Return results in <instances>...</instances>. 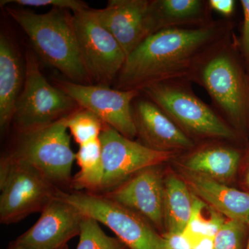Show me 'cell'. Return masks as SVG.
Listing matches in <instances>:
<instances>
[{
  "instance_id": "6da1fadb",
  "label": "cell",
  "mask_w": 249,
  "mask_h": 249,
  "mask_svg": "<svg viewBox=\"0 0 249 249\" xmlns=\"http://www.w3.org/2000/svg\"><path fill=\"white\" fill-rule=\"evenodd\" d=\"M230 24L157 31L127 55L116 78V89L141 91L147 85L191 80L211 53L230 41Z\"/></svg>"
},
{
  "instance_id": "7a4b0ae2",
  "label": "cell",
  "mask_w": 249,
  "mask_h": 249,
  "mask_svg": "<svg viewBox=\"0 0 249 249\" xmlns=\"http://www.w3.org/2000/svg\"><path fill=\"white\" fill-rule=\"evenodd\" d=\"M8 14L27 34L34 51L50 66L73 83L93 85L80 55L72 15L51 9L38 14L7 8Z\"/></svg>"
},
{
  "instance_id": "3957f363",
  "label": "cell",
  "mask_w": 249,
  "mask_h": 249,
  "mask_svg": "<svg viewBox=\"0 0 249 249\" xmlns=\"http://www.w3.org/2000/svg\"><path fill=\"white\" fill-rule=\"evenodd\" d=\"M229 42L202 62L192 80L204 87L232 124L242 127L249 122V75Z\"/></svg>"
},
{
  "instance_id": "277c9868",
  "label": "cell",
  "mask_w": 249,
  "mask_h": 249,
  "mask_svg": "<svg viewBox=\"0 0 249 249\" xmlns=\"http://www.w3.org/2000/svg\"><path fill=\"white\" fill-rule=\"evenodd\" d=\"M181 81L152 83L140 92L157 105L190 138L235 139V130Z\"/></svg>"
},
{
  "instance_id": "5b68a950",
  "label": "cell",
  "mask_w": 249,
  "mask_h": 249,
  "mask_svg": "<svg viewBox=\"0 0 249 249\" xmlns=\"http://www.w3.org/2000/svg\"><path fill=\"white\" fill-rule=\"evenodd\" d=\"M70 115L40 128L18 133L8 153L32 165L64 191L71 189L72 166L76 160L68 134Z\"/></svg>"
},
{
  "instance_id": "8992f818",
  "label": "cell",
  "mask_w": 249,
  "mask_h": 249,
  "mask_svg": "<svg viewBox=\"0 0 249 249\" xmlns=\"http://www.w3.org/2000/svg\"><path fill=\"white\" fill-rule=\"evenodd\" d=\"M58 190L32 165L5 154L0 160V222L10 225L42 213Z\"/></svg>"
},
{
  "instance_id": "52a82bcc",
  "label": "cell",
  "mask_w": 249,
  "mask_h": 249,
  "mask_svg": "<svg viewBox=\"0 0 249 249\" xmlns=\"http://www.w3.org/2000/svg\"><path fill=\"white\" fill-rule=\"evenodd\" d=\"M24 67V85L12 123L18 133L48 125L79 109L73 98L47 81L34 50L27 51Z\"/></svg>"
},
{
  "instance_id": "ba28073f",
  "label": "cell",
  "mask_w": 249,
  "mask_h": 249,
  "mask_svg": "<svg viewBox=\"0 0 249 249\" xmlns=\"http://www.w3.org/2000/svg\"><path fill=\"white\" fill-rule=\"evenodd\" d=\"M56 196L109 228L129 249L165 248L164 237L146 219L102 194L59 189Z\"/></svg>"
},
{
  "instance_id": "9c48e42d",
  "label": "cell",
  "mask_w": 249,
  "mask_h": 249,
  "mask_svg": "<svg viewBox=\"0 0 249 249\" xmlns=\"http://www.w3.org/2000/svg\"><path fill=\"white\" fill-rule=\"evenodd\" d=\"M72 19L80 55L91 83L108 86L117 78L127 55L92 9L73 13Z\"/></svg>"
},
{
  "instance_id": "30bf717a",
  "label": "cell",
  "mask_w": 249,
  "mask_h": 249,
  "mask_svg": "<svg viewBox=\"0 0 249 249\" xmlns=\"http://www.w3.org/2000/svg\"><path fill=\"white\" fill-rule=\"evenodd\" d=\"M103 178L99 194H106L125 182L141 170L162 165L175 153L156 151L134 142L104 124L100 135Z\"/></svg>"
},
{
  "instance_id": "8fae6325",
  "label": "cell",
  "mask_w": 249,
  "mask_h": 249,
  "mask_svg": "<svg viewBox=\"0 0 249 249\" xmlns=\"http://www.w3.org/2000/svg\"><path fill=\"white\" fill-rule=\"evenodd\" d=\"M55 85L83 109L98 116L119 133L130 139L137 137L132 103L138 90L111 89L103 85H83L70 80H57Z\"/></svg>"
},
{
  "instance_id": "7c38bea8",
  "label": "cell",
  "mask_w": 249,
  "mask_h": 249,
  "mask_svg": "<svg viewBox=\"0 0 249 249\" xmlns=\"http://www.w3.org/2000/svg\"><path fill=\"white\" fill-rule=\"evenodd\" d=\"M92 10L127 56L156 33L152 1L109 0L104 9Z\"/></svg>"
},
{
  "instance_id": "4fadbf2b",
  "label": "cell",
  "mask_w": 249,
  "mask_h": 249,
  "mask_svg": "<svg viewBox=\"0 0 249 249\" xmlns=\"http://www.w3.org/2000/svg\"><path fill=\"white\" fill-rule=\"evenodd\" d=\"M160 165L141 170L120 186L102 195L140 214L163 235L165 176Z\"/></svg>"
},
{
  "instance_id": "5bb4252c",
  "label": "cell",
  "mask_w": 249,
  "mask_h": 249,
  "mask_svg": "<svg viewBox=\"0 0 249 249\" xmlns=\"http://www.w3.org/2000/svg\"><path fill=\"white\" fill-rule=\"evenodd\" d=\"M85 217L73 205L56 196L37 222L15 241L25 249H62L80 235Z\"/></svg>"
},
{
  "instance_id": "9a60e30c",
  "label": "cell",
  "mask_w": 249,
  "mask_h": 249,
  "mask_svg": "<svg viewBox=\"0 0 249 249\" xmlns=\"http://www.w3.org/2000/svg\"><path fill=\"white\" fill-rule=\"evenodd\" d=\"M132 114L139 142L148 148L177 153L195 147L193 139L150 100L134 103Z\"/></svg>"
},
{
  "instance_id": "2e32d148",
  "label": "cell",
  "mask_w": 249,
  "mask_h": 249,
  "mask_svg": "<svg viewBox=\"0 0 249 249\" xmlns=\"http://www.w3.org/2000/svg\"><path fill=\"white\" fill-rule=\"evenodd\" d=\"M179 176L192 193L225 216L249 224V193L179 168Z\"/></svg>"
},
{
  "instance_id": "e0dca14e",
  "label": "cell",
  "mask_w": 249,
  "mask_h": 249,
  "mask_svg": "<svg viewBox=\"0 0 249 249\" xmlns=\"http://www.w3.org/2000/svg\"><path fill=\"white\" fill-rule=\"evenodd\" d=\"M25 77L17 49L9 36H0V129L7 132L12 124L16 103L22 91Z\"/></svg>"
},
{
  "instance_id": "ac0fdd59",
  "label": "cell",
  "mask_w": 249,
  "mask_h": 249,
  "mask_svg": "<svg viewBox=\"0 0 249 249\" xmlns=\"http://www.w3.org/2000/svg\"><path fill=\"white\" fill-rule=\"evenodd\" d=\"M240 161L238 150L226 145H208L178 162L179 168L227 183L235 177Z\"/></svg>"
},
{
  "instance_id": "d6986e66",
  "label": "cell",
  "mask_w": 249,
  "mask_h": 249,
  "mask_svg": "<svg viewBox=\"0 0 249 249\" xmlns=\"http://www.w3.org/2000/svg\"><path fill=\"white\" fill-rule=\"evenodd\" d=\"M152 12L156 32L180 26L196 27L209 25V1L201 0H154Z\"/></svg>"
},
{
  "instance_id": "ffe728a7",
  "label": "cell",
  "mask_w": 249,
  "mask_h": 249,
  "mask_svg": "<svg viewBox=\"0 0 249 249\" xmlns=\"http://www.w3.org/2000/svg\"><path fill=\"white\" fill-rule=\"evenodd\" d=\"M194 195L179 175H165L163 194L165 233H183L191 218Z\"/></svg>"
},
{
  "instance_id": "44dd1931",
  "label": "cell",
  "mask_w": 249,
  "mask_h": 249,
  "mask_svg": "<svg viewBox=\"0 0 249 249\" xmlns=\"http://www.w3.org/2000/svg\"><path fill=\"white\" fill-rule=\"evenodd\" d=\"M80 170L73 176L71 191L99 193L102 185V147L98 139L80 145L76 153Z\"/></svg>"
},
{
  "instance_id": "7402d4cb",
  "label": "cell",
  "mask_w": 249,
  "mask_h": 249,
  "mask_svg": "<svg viewBox=\"0 0 249 249\" xmlns=\"http://www.w3.org/2000/svg\"><path fill=\"white\" fill-rule=\"evenodd\" d=\"M225 217L194 195L191 218L183 233L186 237L201 235L214 237L227 222Z\"/></svg>"
},
{
  "instance_id": "603a6c76",
  "label": "cell",
  "mask_w": 249,
  "mask_h": 249,
  "mask_svg": "<svg viewBox=\"0 0 249 249\" xmlns=\"http://www.w3.org/2000/svg\"><path fill=\"white\" fill-rule=\"evenodd\" d=\"M67 125L80 146L99 138L104 124L91 111L80 107L69 116Z\"/></svg>"
},
{
  "instance_id": "cb8c5ba5",
  "label": "cell",
  "mask_w": 249,
  "mask_h": 249,
  "mask_svg": "<svg viewBox=\"0 0 249 249\" xmlns=\"http://www.w3.org/2000/svg\"><path fill=\"white\" fill-rule=\"evenodd\" d=\"M76 249H129L116 237L107 235L93 218L85 216Z\"/></svg>"
},
{
  "instance_id": "d4e9b609",
  "label": "cell",
  "mask_w": 249,
  "mask_h": 249,
  "mask_svg": "<svg viewBox=\"0 0 249 249\" xmlns=\"http://www.w3.org/2000/svg\"><path fill=\"white\" fill-rule=\"evenodd\" d=\"M249 234L248 224L227 219L214 237V249H246Z\"/></svg>"
},
{
  "instance_id": "484cf974",
  "label": "cell",
  "mask_w": 249,
  "mask_h": 249,
  "mask_svg": "<svg viewBox=\"0 0 249 249\" xmlns=\"http://www.w3.org/2000/svg\"><path fill=\"white\" fill-rule=\"evenodd\" d=\"M15 4L27 7H46L52 6V9L71 10L72 13L79 12L90 8L85 1L80 0H1V7L5 5Z\"/></svg>"
},
{
  "instance_id": "4316f807",
  "label": "cell",
  "mask_w": 249,
  "mask_h": 249,
  "mask_svg": "<svg viewBox=\"0 0 249 249\" xmlns=\"http://www.w3.org/2000/svg\"><path fill=\"white\" fill-rule=\"evenodd\" d=\"M240 4L244 16L240 41V49L249 69V0H241Z\"/></svg>"
},
{
  "instance_id": "83f0119b",
  "label": "cell",
  "mask_w": 249,
  "mask_h": 249,
  "mask_svg": "<svg viewBox=\"0 0 249 249\" xmlns=\"http://www.w3.org/2000/svg\"><path fill=\"white\" fill-rule=\"evenodd\" d=\"M165 249H193L183 233H164Z\"/></svg>"
},
{
  "instance_id": "f1b7e54d",
  "label": "cell",
  "mask_w": 249,
  "mask_h": 249,
  "mask_svg": "<svg viewBox=\"0 0 249 249\" xmlns=\"http://www.w3.org/2000/svg\"><path fill=\"white\" fill-rule=\"evenodd\" d=\"M209 7L225 16H231L235 9L234 0H210Z\"/></svg>"
},
{
  "instance_id": "f546056e",
  "label": "cell",
  "mask_w": 249,
  "mask_h": 249,
  "mask_svg": "<svg viewBox=\"0 0 249 249\" xmlns=\"http://www.w3.org/2000/svg\"><path fill=\"white\" fill-rule=\"evenodd\" d=\"M186 238L189 241L193 249H214V237L201 235Z\"/></svg>"
},
{
  "instance_id": "4dcf8cb0",
  "label": "cell",
  "mask_w": 249,
  "mask_h": 249,
  "mask_svg": "<svg viewBox=\"0 0 249 249\" xmlns=\"http://www.w3.org/2000/svg\"><path fill=\"white\" fill-rule=\"evenodd\" d=\"M68 245L66 246V247H64L62 249H68ZM8 249H25L23 248L22 246L18 245L17 242L16 241H13L11 243L9 244V247H8Z\"/></svg>"
},
{
  "instance_id": "1f68e13d",
  "label": "cell",
  "mask_w": 249,
  "mask_h": 249,
  "mask_svg": "<svg viewBox=\"0 0 249 249\" xmlns=\"http://www.w3.org/2000/svg\"><path fill=\"white\" fill-rule=\"evenodd\" d=\"M246 183H247V186L248 187L249 189V169L248 170V173H247V175H246Z\"/></svg>"
},
{
  "instance_id": "d6a6232c",
  "label": "cell",
  "mask_w": 249,
  "mask_h": 249,
  "mask_svg": "<svg viewBox=\"0 0 249 249\" xmlns=\"http://www.w3.org/2000/svg\"><path fill=\"white\" fill-rule=\"evenodd\" d=\"M246 249H249V234L248 243H247V248H246Z\"/></svg>"
}]
</instances>
